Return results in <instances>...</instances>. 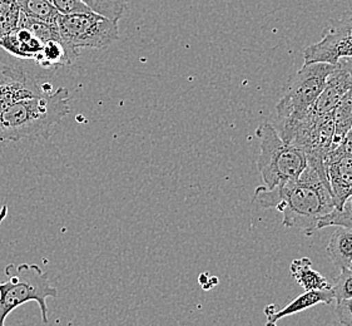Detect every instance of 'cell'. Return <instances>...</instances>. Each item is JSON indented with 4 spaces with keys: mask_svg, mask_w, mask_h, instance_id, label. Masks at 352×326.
Masks as SVG:
<instances>
[{
    "mask_svg": "<svg viewBox=\"0 0 352 326\" xmlns=\"http://www.w3.org/2000/svg\"><path fill=\"white\" fill-rule=\"evenodd\" d=\"M254 201L263 208L282 213L283 226L312 236L320 220L335 210L324 158L307 157V164L296 180L274 188L260 186L254 192Z\"/></svg>",
    "mask_w": 352,
    "mask_h": 326,
    "instance_id": "cell-1",
    "label": "cell"
},
{
    "mask_svg": "<svg viewBox=\"0 0 352 326\" xmlns=\"http://www.w3.org/2000/svg\"><path fill=\"white\" fill-rule=\"evenodd\" d=\"M69 113V92L64 87L19 100L0 113V141L18 142L33 137L47 138L52 128Z\"/></svg>",
    "mask_w": 352,
    "mask_h": 326,
    "instance_id": "cell-2",
    "label": "cell"
},
{
    "mask_svg": "<svg viewBox=\"0 0 352 326\" xmlns=\"http://www.w3.org/2000/svg\"><path fill=\"white\" fill-rule=\"evenodd\" d=\"M8 279L0 283V326L16 307L34 301L41 309L44 324L48 323L47 298H56L58 290L36 263H9L4 270Z\"/></svg>",
    "mask_w": 352,
    "mask_h": 326,
    "instance_id": "cell-3",
    "label": "cell"
},
{
    "mask_svg": "<svg viewBox=\"0 0 352 326\" xmlns=\"http://www.w3.org/2000/svg\"><path fill=\"white\" fill-rule=\"evenodd\" d=\"M260 138L258 171L263 180V186L274 188L296 180L307 164V157L302 149L291 143L285 142L270 123H263L256 129Z\"/></svg>",
    "mask_w": 352,
    "mask_h": 326,
    "instance_id": "cell-4",
    "label": "cell"
},
{
    "mask_svg": "<svg viewBox=\"0 0 352 326\" xmlns=\"http://www.w3.org/2000/svg\"><path fill=\"white\" fill-rule=\"evenodd\" d=\"M335 64L303 63L287 83L286 92L276 106L278 120H298L314 111L317 98L324 91L326 79Z\"/></svg>",
    "mask_w": 352,
    "mask_h": 326,
    "instance_id": "cell-5",
    "label": "cell"
},
{
    "mask_svg": "<svg viewBox=\"0 0 352 326\" xmlns=\"http://www.w3.org/2000/svg\"><path fill=\"white\" fill-rule=\"evenodd\" d=\"M60 36L74 50H106L120 39L118 21L96 13L59 15L56 21Z\"/></svg>",
    "mask_w": 352,
    "mask_h": 326,
    "instance_id": "cell-6",
    "label": "cell"
},
{
    "mask_svg": "<svg viewBox=\"0 0 352 326\" xmlns=\"http://www.w3.org/2000/svg\"><path fill=\"white\" fill-rule=\"evenodd\" d=\"M278 133L285 142L302 149L306 157L327 156L332 149L335 123L332 112L312 111L298 120H278Z\"/></svg>",
    "mask_w": 352,
    "mask_h": 326,
    "instance_id": "cell-7",
    "label": "cell"
},
{
    "mask_svg": "<svg viewBox=\"0 0 352 326\" xmlns=\"http://www.w3.org/2000/svg\"><path fill=\"white\" fill-rule=\"evenodd\" d=\"M342 57H352V12L331 21L324 38L303 52L305 63L336 64Z\"/></svg>",
    "mask_w": 352,
    "mask_h": 326,
    "instance_id": "cell-8",
    "label": "cell"
},
{
    "mask_svg": "<svg viewBox=\"0 0 352 326\" xmlns=\"http://www.w3.org/2000/svg\"><path fill=\"white\" fill-rule=\"evenodd\" d=\"M0 79V113L25 98L52 92L50 85H38L25 72L6 68Z\"/></svg>",
    "mask_w": 352,
    "mask_h": 326,
    "instance_id": "cell-9",
    "label": "cell"
},
{
    "mask_svg": "<svg viewBox=\"0 0 352 326\" xmlns=\"http://www.w3.org/2000/svg\"><path fill=\"white\" fill-rule=\"evenodd\" d=\"M352 88V57H342L335 64L326 79L324 91L317 98L314 111L327 113L338 106V102Z\"/></svg>",
    "mask_w": 352,
    "mask_h": 326,
    "instance_id": "cell-10",
    "label": "cell"
},
{
    "mask_svg": "<svg viewBox=\"0 0 352 326\" xmlns=\"http://www.w3.org/2000/svg\"><path fill=\"white\" fill-rule=\"evenodd\" d=\"M335 208H341L352 195V156L324 163Z\"/></svg>",
    "mask_w": 352,
    "mask_h": 326,
    "instance_id": "cell-11",
    "label": "cell"
},
{
    "mask_svg": "<svg viewBox=\"0 0 352 326\" xmlns=\"http://www.w3.org/2000/svg\"><path fill=\"white\" fill-rule=\"evenodd\" d=\"M42 47L43 43L30 30L23 27H16L0 39V48L21 59H34Z\"/></svg>",
    "mask_w": 352,
    "mask_h": 326,
    "instance_id": "cell-12",
    "label": "cell"
},
{
    "mask_svg": "<svg viewBox=\"0 0 352 326\" xmlns=\"http://www.w3.org/2000/svg\"><path fill=\"white\" fill-rule=\"evenodd\" d=\"M335 301V295L331 287L324 289V290H309L305 291L302 295L295 298L289 305L285 306L282 310L275 312L267 316V325H275L278 320L283 319L286 316H291L296 312H305L310 307H314L318 304L331 305Z\"/></svg>",
    "mask_w": 352,
    "mask_h": 326,
    "instance_id": "cell-13",
    "label": "cell"
},
{
    "mask_svg": "<svg viewBox=\"0 0 352 326\" xmlns=\"http://www.w3.org/2000/svg\"><path fill=\"white\" fill-rule=\"evenodd\" d=\"M79 52L71 48L64 43L62 38L50 39L43 43L42 50L33 61L43 68H56L63 65H71L77 61Z\"/></svg>",
    "mask_w": 352,
    "mask_h": 326,
    "instance_id": "cell-14",
    "label": "cell"
},
{
    "mask_svg": "<svg viewBox=\"0 0 352 326\" xmlns=\"http://www.w3.org/2000/svg\"><path fill=\"white\" fill-rule=\"evenodd\" d=\"M327 254L338 269L349 268L352 259V228L338 226L327 245Z\"/></svg>",
    "mask_w": 352,
    "mask_h": 326,
    "instance_id": "cell-15",
    "label": "cell"
},
{
    "mask_svg": "<svg viewBox=\"0 0 352 326\" xmlns=\"http://www.w3.org/2000/svg\"><path fill=\"white\" fill-rule=\"evenodd\" d=\"M289 271L305 291L324 290L331 287V285L320 272L312 269V261L309 257L295 259L289 265Z\"/></svg>",
    "mask_w": 352,
    "mask_h": 326,
    "instance_id": "cell-16",
    "label": "cell"
},
{
    "mask_svg": "<svg viewBox=\"0 0 352 326\" xmlns=\"http://www.w3.org/2000/svg\"><path fill=\"white\" fill-rule=\"evenodd\" d=\"M332 116L335 123V133L332 141L333 149L342 142L346 133L352 126V88L341 98L338 106L332 109Z\"/></svg>",
    "mask_w": 352,
    "mask_h": 326,
    "instance_id": "cell-17",
    "label": "cell"
},
{
    "mask_svg": "<svg viewBox=\"0 0 352 326\" xmlns=\"http://www.w3.org/2000/svg\"><path fill=\"white\" fill-rule=\"evenodd\" d=\"M19 6L21 13L38 21L50 24H56L59 13L50 0H15Z\"/></svg>",
    "mask_w": 352,
    "mask_h": 326,
    "instance_id": "cell-18",
    "label": "cell"
},
{
    "mask_svg": "<svg viewBox=\"0 0 352 326\" xmlns=\"http://www.w3.org/2000/svg\"><path fill=\"white\" fill-rule=\"evenodd\" d=\"M91 12L112 21H120L128 10L129 0H80Z\"/></svg>",
    "mask_w": 352,
    "mask_h": 326,
    "instance_id": "cell-19",
    "label": "cell"
},
{
    "mask_svg": "<svg viewBox=\"0 0 352 326\" xmlns=\"http://www.w3.org/2000/svg\"><path fill=\"white\" fill-rule=\"evenodd\" d=\"M19 18L21 9L15 0H0V39L18 27Z\"/></svg>",
    "mask_w": 352,
    "mask_h": 326,
    "instance_id": "cell-20",
    "label": "cell"
},
{
    "mask_svg": "<svg viewBox=\"0 0 352 326\" xmlns=\"http://www.w3.org/2000/svg\"><path fill=\"white\" fill-rule=\"evenodd\" d=\"M329 226H347L352 228V195L346 199L341 208H335L331 213L321 219L317 225V230Z\"/></svg>",
    "mask_w": 352,
    "mask_h": 326,
    "instance_id": "cell-21",
    "label": "cell"
},
{
    "mask_svg": "<svg viewBox=\"0 0 352 326\" xmlns=\"http://www.w3.org/2000/svg\"><path fill=\"white\" fill-rule=\"evenodd\" d=\"M331 289L336 303L344 298H352V269H341V274L335 280Z\"/></svg>",
    "mask_w": 352,
    "mask_h": 326,
    "instance_id": "cell-22",
    "label": "cell"
},
{
    "mask_svg": "<svg viewBox=\"0 0 352 326\" xmlns=\"http://www.w3.org/2000/svg\"><path fill=\"white\" fill-rule=\"evenodd\" d=\"M56 8L58 13L62 15L80 14V13H93L91 9L80 0H50Z\"/></svg>",
    "mask_w": 352,
    "mask_h": 326,
    "instance_id": "cell-23",
    "label": "cell"
},
{
    "mask_svg": "<svg viewBox=\"0 0 352 326\" xmlns=\"http://www.w3.org/2000/svg\"><path fill=\"white\" fill-rule=\"evenodd\" d=\"M346 156H352V126L346 133L342 142L340 143L336 149L330 151L327 156L324 157V163Z\"/></svg>",
    "mask_w": 352,
    "mask_h": 326,
    "instance_id": "cell-24",
    "label": "cell"
},
{
    "mask_svg": "<svg viewBox=\"0 0 352 326\" xmlns=\"http://www.w3.org/2000/svg\"><path fill=\"white\" fill-rule=\"evenodd\" d=\"M336 315L341 325L352 326V298L336 303Z\"/></svg>",
    "mask_w": 352,
    "mask_h": 326,
    "instance_id": "cell-25",
    "label": "cell"
},
{
    "mask_svg": "<svg viewBox=\"0 0 352 326\" xmlns=\"http://www.w3.org/2000/svg\"><path fill=\"white\" fill-rule=\"evenodd\" d=\"M208 279H210V276H208V274H202V275H199V279H198V281H199V284L202 285L204 286L207 281H208Z\"/></svg>",
    "mask_w": 352,
    "mask_h": 326,
    "instance_id": "cell-26",
    "label": "cell"
},
{
    "mask_svg": "<svg viewBox=\"0 0 352 326\" xmlns=\"http://www.w3.org/2000/svg\"><path fill=\"white\" fill-rule=\"evenodd\" d=\"M349 268H350V269H352V259H351V263H350V265H349Z\"/></svg>",
    "mask_w": 352,
    "mask_h": 326,
    "instance_id": "cell-27",
    "label": "cell"
}]
</instances>
